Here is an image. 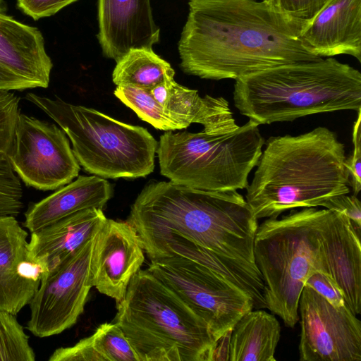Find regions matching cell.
<instances>
[{
	"mask_svg": "<svg viewBox=\"0 0 361 361\" xmlns=\"http://www.w3.org/2000/svg\"><path fill=\"white\" fill-rule=\"evenodd\" d=\"M110 183L97 176H80L38 202L25 213L23 226L30 233L78 212L102 209L111 197Z\"/></svg>",
	"mask_w": 361,
	"mask_h": 361,
	"instance_id": "cell-21",
	"label": "cell"
},
{
	"mask_svg": "<svg viewBox=\"0 0 361 361\" xmlns=\"http://www.w3.org/2000/svg\"><path fill=\"white\" fill-rule=\"evenodd\" d=\"M25 99L64 131L79 164L88 173L115 179L145 177L153 171L158 142L146 128L56 97L28 93Z\"/></svg>",
	"mask_w": 361,
	"mask_h": 361,
	"instance_id": "cell-7",
	"label": "cell"
},
{
	"mask_svg": "<svg viewBox=\"0 0 361 361\" xmlns=\"http://www.w3.org/2000/svg\"><path fill=\"white\" fill-rule=\"evenodd\" d=\"M305 285L311 287L334 307L348 305L342 291L328 274L314 272L307 279Z\"/></svg>",
	"mask_w": 361,
	"mask_h": 361,
	"instance_id": "cell-31",
	"label": "cell"
},
{
	"mask_svg": "<svg viewBox=\"0 0 361 361\" xmlns=\"http://www.w3.org/2000/svg\"><path fill=\"white\" fill-rule=\"evenodd\" d=\"M325 209L338 212L346 216L352 222L358 234L361 231V206L356 195L343 194L336 196L327 201Z\"/></svg>",
	"mask_w": 361,
	"mask_h": 361,
	"instance_id": "cell-33",
	"label": "cell"
},
{
	"mask_svg": "<svg viewBox=\"0 0 361 361\" xmlns=\"http://www.w3.org/2000/svg\"><path fill=\"white\" fill-rule=\"evenodd\" d=\"M259 126L249 120L228 133L168 131L160 136L157 149L160 173L175 184L195 189H245L265 142Z\"/></svg>",
	"mask_w": 361,
	"mask_h": 361,
	"instance_id": "cell-8",
	"label": "cell"
},
{
	"mask_svg": "<svg viewBox=\"0 0 361 361\" xmlns=\"http://www.w3.org/2000/svg\"><path fill=\"white\" fill-rule=\"evenodd\" d=\"M29 336L16 315L0 310V361H35Z\"/></svg>",
	"mask_w": 361,
	"mask_h": 361,
	"instance_id": "cell-26",
	"label": "cell"
},
{
	"mask_svg": "<svg viewBox=\"0 0 361 361\" xmlns=\"http://www.w3.org/2000/svg\"><path fill=\"white\" fill-rule=\"evenodd\" d=\"M97 39L103 55L117 62L133 49H152L160 29L150 0H98Z\"/></svg>",
	"mask_w": 361,
	"mask_h": 361,
	"instance_id": "cell-16",
	"label": "cell"
},
{
	"mask_svg": "<svg viewBox=\"0 0 361 361\" xmlns=\"http://www.w3.org/2000/svg\"><path fill=\"white\" fill-rule=\"evenodd\" d=\"M154 99L176 120L188 127L200 123L204 131L212 133H228L236 130L229 104L221 97L205 95L177 83L174 79L161 82L149 90Z\"/></svg>",
	"mask_w": 361,
	"mask_h": 361,
	"instance_id": "cell-20",
	"label": "cell"
},
{
	"mask_svg": "<svg viewBox=\"0 0 361 361\" xmlns=\"http://www.w3.org/2000/svg\"><path fill=\"white\" fill-rule=\"evenodd\" d=\"M361 110L353 128V149L351 155L346 157L345 165L350 176V187L353 195H357L361 189Z\"/></svg>",
	"mask_w": 361,
	"mask_h": 361,
	"instance_id": "cell-30",
	"label": "cell"
},
{
	"mask_svg": "<svg viewBox=\"0 0 361 361\" xmlns=\"http://www.w3.org/2000/svg\"><path fill=\"white\" fill-rule=\"evenodd\" d=\"M114 321L139 361L212 360L217 342L207 323L147 269L130 281Z\"/></svg>",
	"mask_w": 361,
	"mask_h": 361,
	"instance_id": "cell-5",
	"label": "cell"
},
{
	"mask_svg": "<svg viewBox=\"0 0 361 361\" xmlns=\"http://www.w3.org/2000/svg\"><path fill=\"white\" fill-rule=\"evenodd\" d=\"M299 38L317 56L347 54L361 62V0H328Z\"/></svg>",
	"mask_w": 361,
	"mask_h": 361,
	"instance_id": "cell-18",
	"label": "cell"
},
{
	"mask_svg": "<svg viewBox=\"0 0 361 361\" xmlns=\"http://www.w3.org/2000/svg\"><path fill=\"white\" fill-rule=\"evenodd\" d=\"M23 188L8 153L0 151V216H17L23 207Z\"/></svg>",
	"mask_w": 361,
	"mask_h": 361,
	"instance_id": "cell-27",
	"label": "cell"
},
{
	"mask_svg": "<svg viewBox=\"0 0 361 361\" xmlns=\"http://www.w3.org/2000/svg\"><path fill=\"white\" fill-rule=\"evenodd\" d=\"M329 209L304 207L258 225L255 262L264 283L266 308L289 328L299 322L298 302L307 279L326 274L321 244Z\"/></svg>",
	"mask_w": 361,
	"mask_h": 361,
	"instance_id": "cell-6",
	"label": "cell"
},
{
	"mask_svg": "<svg viewBox=\"0 0 361 361\" xmlns=\"http://www.w3.org/2000/svg\"><path fill=\"white\" fill-rule=\"evenodd\" d=\"M20 98L14 93L0 91V151L11 149L16 121L19 114Z\"/></svg>",
	"mask_w": 361,
	"mask_h": 361,
	"instance_id": "cell-29",
	"label": "cell"
},
{
	"mask_svg": "<svg viewBox=\"0 0 361 361\" xmlns=\"http://www.w3.org/2000/svg\"><path fill=\"white\" fill-rule=\"evenodd\" d=\"M235 107L258 125L361 110V73L333 57L282 65L235 80Z\"/></svg>",
	"mask_w": 361,
	"mask_h": 361,
	"instance_id": "cell-4",
	"label": "cell"
},
{
	"mask_svg": "<svg viewBox=\"0 0 361 361\" xmlns=\"http://www.w3.org/2000/svg\"><path fill=\"white\" fill-rule=\"evenodd\" d=\"M52 67L41 32L0 11V91L47 88Z\"/></svg>",
	"mask_w": 361,
	"mask_h": 361,
	"instance_id": "cell-14",
	"label": "cell"
},
{
	"mask_svg": "<svg viewBox=\"0 0 361 361\" xmlns=\"http://www.w3.org/2000/svg\"><path fill=\"white\" fill-rule=\"evenodd\" d=\"M174 75L170 63L152 49H133L116 62L112 80L116 86L132 85L150 90L173 79Z\"/></svg>",
	"mask_w": 361,
	"mask_h": 361,
	"instance_id": "cell-24",
	"label": "cell"
},
{
	"mask_svg": "<svg viewBox=\"0 0 361 361\" xmlns=\"http://www.w3.org/2000/svg\"><path fill=\"white\" fill-rule=\"evenodd\" d=\"M4 5L3 0H0V11L4 12Z\"/></svg>",
	"mask_w": 361,
	"mask_h": 361,
	"instance_id": "cell-34",
	"label": "cell"
},
{
	"mask_svg": "<svg viewBox=\"0 0 361 361\" xmlns=\"http://www.w3.org/2000/svg\"><path fill=\"white\" fill-rule=\"evenodd\" d=\"M49 361H139L122 329L104 323L75 345L56 349Z\"/></svg>",
	"mask_w": 361,
	"mask_h": 361,
	"instance_id": "cell-23",
	"label": "cell"
},
{
	"mask_svg": "<svg viewBox=\"0 0 361 361\" xmlns=\"http://www.w3.org/2000/svg\"><path fill=\"white\" fill-rule=\"evenodd\" d=\"M281 336L276 317L260 309L245 313L216 343L212 360L275 361Z\"/></svg>",
	"mask_w": 361,
	"mask_h": 361,
	"instance_id": "cell-22",
	"label": "cell"
},
{
	"mask_svg": "<svg viewBox=\"0 0 361 361\" xmlns=\"http://www.w3.org/2000/svg\"><path fill=\"white\" fill-rule=\"evenodd\" d=\"M178 44L180 68L203 79L235 80L274 67L318 61L302 28L258 0H190Z\"/></svg>",
	"mask_w": 361,
	"mask_h": 361,
	"instance_id": "cell-1",
	"label": "cell"
},
{
	"mask_svg": "<svg viewBox=\"0 0 361 361\" xmlns=\"http://www.w3.org/2000/svg\"><path fill=\"white\" fill-rule=\"evenodd\" d=\"M144 262V249L135 228L128 221L106 219L93 240L92 286L118 302Z\"/></svg>",
	"mask_w": 361,
	"mask_h": 361,
	"instance_id": "cell-13",
	"label": "cell"
},
{
	"mask_svg": "<svg viewBox=\"0 0 361 361\" xmlns=\"http://www.w3.org/2000/svg\"><path fill=\"white\" fill-rule=\"evenodd\" d=\"M28 234L13 216H0V310L16 315L48 271L29 255Z\"/></svg>",
	"mask_w": 361,
	"mask_h": 361,
	"instance_id": "cell-15",
	"label": "cell"
},
{
	"mask_svg": "<svg viewBox=\"0 0 361 361\" xmlns=\"http://www.w3.org/2000/svg\"><path fill=\"white\" fill-rule=\"evenodd\" d=\"M102 209L78 212L31 233L30 257L47 271L92 239L106 220Z\"/></svg>",
	"mask_w": 361,
	"mask_h": 361,
	"instance_id": "cell-19",
	"label": "cell"
},
{
	"mask_svg": "<svg viewBox=\"0 0 361 361\" xmlns=\"http://www.w3.org/2000/svg\"><path fill=\"white\" fill-rule=\"evenodd\" d=\"M298 315L300 361L361 360V323L348 305L334 307L305 285Z\"/></svg>",
	"mask_w": 361,
	"mask_h": 361,
	"instance_id": "cell-12",
	"label": "cell"
},
{
	"mask_svg": "<svg viewBox=\"0 0 361 361\" xmlns=\"http://www.w3.org/2000/svg\"><path fill=\"white\" fill-rule=\"evenodd\" d=\"M8 155L25 184L40 190H57L68 184L80 169L61 128L21 113Z\"/></svg>",
	"mask_w": 361,
	"mask_h": 361,
	"instance_id": "cell-10",
	"label": "cell"
},
{
	"mask_svg": "<svg viewBox=\"0 0 361 361\" xmlns=\"http://www.w3.org/2000/svg\"><path fill=\"white\" fill-rule=\"evenodd\" d=\"M264 145L245 188V200L257 220L296 208L324 207L330 199L349 194L345 145L328 128L270 137Z\"/></svg>",
	"mask_w": 361,
	"mask_h": 361,
	"instance_id": "cell-3",
	"label": "cell"
},
{
	"mask_svg": "<svg viewBox=\"0 0 361 361\" xmlns=\"http://www.w3.org/2000/svg\"><path fill=\"white\" fill-rule=\"evenodd\" d=\"M127 221L147 255L169 240H185L222 261L263 295L264 283L254 257L257 219L237 190L209 191L151 181L132 204Z\"/></svg>",
	"mask_w": 361,
	"mask_h": 361,
	"instance_id": "cell-2",
	"label": "cell"
},
{
	"mask_svg": "<svg viewBox=\"0 0 361 361\" xmlns=\"http://www.w3.org/2000/svg\"><path fill=\"white\" fill-rule=\"evenodd\" d=\"M94 236L42 276L29 303L27 329L35 336L59 334L75 324L82 313L92 287L90 270Z\"/></svg>",
	"mask_w": 361,
	"mask_h": 361,
	"instance_id": "cell-11",
	"label": "cell"
},
{
	"mask_svg": "<svg viewBox=\"0 0 361 361\" xmlns=\"http://www.w3.org/2000/svg\"><path fill=\"white\" fill-rule=\"evenodd\" d=\"M147 269L207 323L216 342L254 308L250 295L185 257L174 254L152 259Z\"/></svg>",
	"mask_w": 361,
	"mask_h": 361,
	"instance_id": "cell-9",
	"label": "cell"
},
{
	"mask_svg": "<svg viewBox=\"0 0 361 361\" xmlns=\"http://www.w3.org/2000/svg\"><path fill=\"white\" fill-rule=\"evenodd\" d=\"M114 93L139 118L157 129L170 131L188 128L164 109L148 89L123 85L117 86Z\"/></svg>",
	"mask_w": 361,
	"mask_h": 361,
	"instance_id": "cell-25",
	"label": "cell"
},
{
	"mask_svg": "<svg viewBox=\"0 0 361 361\" xmlns=\"http://www.w3.org/2000/svg\"><path fill=\"white\" fill-rule=\"evenodd\" d=\"M78 0H17V6L34 20L49 17Z\"/></svg>",
	"mask_w": 361,
	"mask_h": 361,
	"instance_id": "cell-32",
	"label": "cell"
},
{
	"mask_svg": "<svg viewBox=\"0 0 361 361\" xmlns=\"http://www.w3.org/2000/svg\"><path fill=\"white\" fill-rule=\"evenodd\" d=\"M360 237L346 216L329 209L321 235L326 272L341 289L355 315L361 312Z\"/></svg>",
	"mask_w": 361,
	"mask_h": 361,
	"instance_id": "cell-17",
	"label": "cell"
},
{
	"mask_svg": "<svg viewBox=\"0 0 361 361\" xmlns=\"http://www.w3.org/2000/svg\"><path fill=\"white\" fill-rule=\"evenodd\" d=\"M274 12L302 29L319 13L328 0H263Z\"/></svg>",
	"mask_w": 361,
	"mask_h": 361,
	"instance_id": "cell-28",
	"label": "cell"
}]
</instances>
